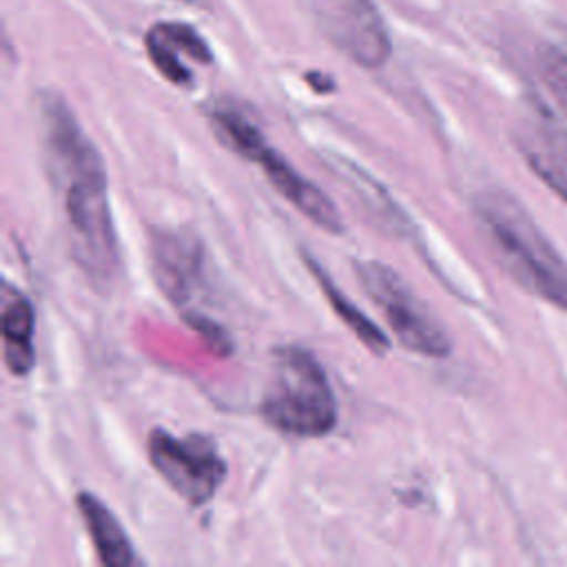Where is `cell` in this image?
Listing matches in <instances>:
<instances>
[{"label": "cell", "instance_id": "obj_1", "mask_svg": "<svg viewBox=\"0 0 567 567\" xmlns=\"http://www.w3.org/2000/svg\"><path fill=\"white\" fill-rule=\"evenodd\" d=\"M40 106L44 168L71 257L93 286L106 288L120 270V250L104 159L60 95L47 93Z\"/></svg>", "mask_w": 567, "mask_h": 567}, {"label": "cell", "instance_id": "obj_2", "mask_svg": "<svg viewBox=\"0 0 567 567\" xmlns=\"http://www.w3.org/2000/svg\"><path fill=\"white\" fill-rule=\"evenodd\" d=\"M476 217L503 268L527 292L567 310V261L532 215L505 190H485Z\"/></svg>", "mask_w": 567, "mask_h": 567}, {"label": "cell", "instance_id": "obj_3", "mask_svg": "<svg viewBox=\"0 0 567 567\" xmlns=\"http://www.w3.org/2000/svg\"><path fill=\"white\" fill-rule=\"evenodd\" d=\"M259 410L270 427L292 439L326 436L339 419L323 365L301 346H284L272 352L270 379Z\"/></svg>", "mask_w": 567, "mask_h": 567}, {"label": "cell", "instance_id": "obj_4", "mask_svg": "<svg viewBox=\"0 0 567 567\" xmlns=\"http://www.w3.org/2000/svg\"><path fill=\"white\" fill-rule=\"evenodd\" d=\"M354 275L403 348L434 359L452 352V339L443 323L394 268L377 259H359Z\"/></svg>", "mask_w": 567, "mask_h": 567}, {"label": "cell", "instance_id": "obj_5", "mask_svg": "<svg viewBox=\"0 0 567 567\" xmlns=\"http://www.w3.org/2000/svg\"><path fill=\"white\" fill-rule=\"evenodd\" d=\"M146 452L153 470L190 505L208 503L228 472L215 441L197 432L175 436L168 430L153 427L146 436Z\"/></svg>", "mask_w": 567, "mask_h": 567}, {"label": "cell", "instance_id": "obj_6", "mask_svg": "<svg viewBox=\"0 0 567 567\" xmlns=\"http://www.w3.org/2000/svg\"><path fill=\"white\" fill-rule=\"evenodd\" d=\"M319 20L330 42L363 69H381L390 53L385 22L372 0H319Z\"/></svg>", "mask_w": 567, "mask_h": 567}, {"label": "cell", "instance_id": "obj_7", "mask_svg": "<svg viewBox=\"0 0 567 567\" xmlns=\"http://www.w3.org/2000/svg\"><path fill=\"white\" fill-rule=\"evenodd\" d=\"M514 142L527 166L567 204V128L536 97L514 128Z\"/></svg>", "mask_w": 567, "mask_h": 567}, {"label": "cell", "instance_id": "obj_8", "mask_svg": "<svg viewBox=\"0 0 567 567\" xmlns=\"http://www.w3.org/2000/svg\"><path fill=\"white\" fill-rule=\"evenodd\" d=\"M248 159L264 171L270 186L288 204H292L303 217L321 226L326 233H332V235L343 233V219L337 206L332 204V199L319 186H315L310 179L297 173L295 166L281 153L268 146V142H264Z\"/></svg>", "mask_w": 567, "mask_h": 567}, {"label": "cell", "instance_id": "obj_9", "mask_svg": "<svg viewBox=\"0 0 567 567\" xmlns=\"http://www.w3.org/2000/svg\"><path fill=\"white\" fill-rule=\"evenodd\" d=\"M153 266L157 286L179 308L190 303L202 281V250L193 237L182 233H155Z\"/></svg>", "mask_w": 567, "mask_h": 567}, {"label": "cell", "instance_id": "obj_10", "mask_svg": "<svg viewBox=\"0 0 567 567\" xmlns=\"http://www.w3.org/2000/svg\"><path fill=\"white\" fill-rule=\"evenodd\" d=\"M146 53L153 66L173 84L188 86L193 73L182 62L188 55L202 64H210L213 53L206 40L184 22H157L146 31Z\"/></svg>", "mask_w": 567, "mask_h": 567}, {"label": "cell", "instance_id": "obj_11", "mask_svg": "<svg viewBox=\"0 0 567 567\" xmlns=\"http://www.w3.org/2000/svg\"><path fill=\"white\" fill-rule=\"evenodd\" d=\"M2 354L13 377H27L35 363V312L31 301L11 281L2 284Z\"/></svg>", "mask_w": 567, "mask_h": 567}, {"label": "cell", "instance_id": "obj_12", "mask_svg": "<svg viewBox=\"0 0 567 567\" xmlns=\"http://www.w3.org/2000/svg\"><path fill=\"white\" fill-rule=\"evenodd\" d=\"M75 505L86 525L100 563L109 567H128L137 560L122 523L95 494L80 492Z\"/></svg>", "mask_w": 567, "mask_h": 567}, {"label": "cell", "instance_id": "obj_13", "mask_svg": "<svg viewBox=\"0 0 567 567\" xmlns=\"http://www.w3.org/2000/svg\"><path fill=\"white\" fill-rule=\"evenodd\" d=\"M303 257H306V264H308L310 272L315 275V279H317V284H319L323 297L328 299L330 308H332V310L341 317V321L357 334V339H359L368 350H372L374 354L388 352L390 339L385 337V332H383L372 319H368V315H365L361 308H357V306L337 288V284L328 277V272H326L310 255H303Z\"/></svg>", "mask_w": 567, "mask_h": 567}, {"label": "cell", "instance_id": "obj_14", "mask_svg": "<svg viewBox=\"0 0 567 567\" xmlns=\"http://www.w3.org/2000/svg\"><path fill=\"white\" fill-rule=\"evenodd\" d=\"M538 73L558 109L567 115V51L558 47L543 49L538 55Z\"/></svg>", "mask_w": 567, "mask_h": 567}]
</instances>
